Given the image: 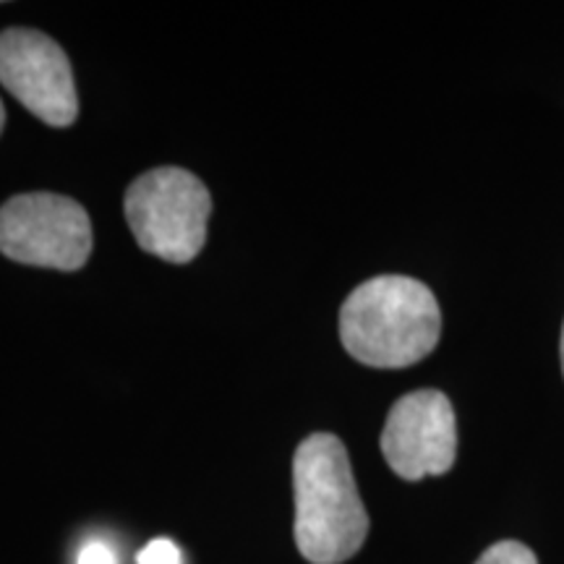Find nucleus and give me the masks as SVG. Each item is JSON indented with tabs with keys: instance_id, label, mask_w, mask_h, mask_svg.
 Instances as JSON below:
<instances>
[{
	"instance_id": "1",
	"label": "nucleus",
	"mask_w": 564,
	"mask_h": 564,
	"mask_svg": "<svg viewBox=\"0 0 564 564\" xmlns=\"http://www.w3.org/2000/svg\"><path fill=\"white\" fill-rule=\"evenodd\" d=\"M295 544L312 564L348 562L369 535L348 449L335 434H312L293 457Z\"/></svg>"
},
{
	"instance_id": "2",
	"label": "nucleus",
	"mask_w": 564,
	"mask_h": 564,
	"mask_svg": "<svg viewBox=\"0 0 564 564\" xmlns=\"http://www.w3.org/2000/svg\"><path fill=\"white\" fill-rule=\"evenodd\" d=\"M442 335V312L426 285L403 274L366 280L340 308V340L356 361L405 369L423 361Z\"/></svg>"
},
{
	"instance_id": "3",
	"label": "nucleus",
	"mask_w": 564,
	"mask_h": 564,
	"mask_svg": "<svg viewBox=\"0 0 564 564\" xmlns=\"http://www.w3.org/2000/svg\"><path fill=\"white\" fill-rule=\"evenodd\" d=\"M123 212L141 249L165 262L186 264L204 249L212 196L194 173L158 167L131 183Z\"/></svg>"
},
{
	"instance_id": "4",
	"label": "nucleus",
	"mask_w": 564,
	"mask_h": 564,
	"mask_svg": "<svg viewBox=\"0 0 564 564\" xmlns=\"http://www.w3.org/2000/svg\"><path fill=\"white\" fill-rule=\"evenodd\" d=\"M0 251L19 264L74 272L91 253V223L61 194H19L0 207Z\"/></svg>"
},
{
	"instance_id": "5",
	"label": "nucleus",
	"mask_w": 564,
	"mask_h": 564,
	"mask_svg": "<svg viewBox=\"0 0 564 564\" xmlns=\"http://www.w3.org/2000/svg\"><path fill=\"white\" fill-rule=\"evenodd\" d=\"M0 84L32 116L55 129L70 126L79 116L68 55L45 32L24 26L0 32Z\"/></svg>"
},
{
	"instance_id": "6",
	"label": "nucleus",
	"mask_w": 564,
	"mask_h": 564,
	"mask_svg": "<svg viewBox=\"0 0 564 564\" xmlns=\"http://www.w3.org/2000/svg\"><path fill=\"white\" fill-rule=\"evenodd\" d=\"M382 455L405 481L447 474L457 457V423L447 394L419 390L400 398L387 415Z\"/></svg>"
},
{
	"instance_id": "7",
	"label": "nucleus",
	"mask_w": 564,
	"mask_h": 564,
	"mask_svg": "<svg viewBox=\"0 0 564 564\" xmlns=\"http://www.w3.org/2000/svg\"><path fill=\"white\" fill-rule=\"evenodd\" d=\"M476 564H539V560L520 541H499V544L486 549Z\"/></svg>"
},
{
	"instance_id": "8",
	"label": "nucleus",
	"mask_w": 564,
	"mask_h": 564,
	"mask_svg": "<svg viewBox=\"0 0 564 564\" xmlns=\"http://www.w3.org/2000/svg\"><path fill=\"white\" fill-rule=\"evenodd\" d=\"M137 564H183V552L171 539H154L141 549Z\"/></svg>"
},
{
	"instance_id": "9",
	"label": "nucleus",
	"mask_w": 564,
	"mask_h": 564,
	"mask_svg": "<svg viewBox=\"0 0 564 564\" xmlns=\"http://www.w3.org/2000/svg\"><path fill=\"white\" fill-rule=\"evenodd\" d=\"M76 564H118V562H116V552H112L105 541L91 539L79 549V554H76Z\"/></svg>"
},
{
	"instance_id": "10",
	"label": "nucleus",
	"mask_w": 564,
	"mask_h": 564,
	"mask_svg": "<svg viewBox=\"0 0 564 564\" xmlns=\"http://www.w3.org/2000/svg\"><path fill=\"white\" fill-rule=\"evenodd\" d=\"M3 123H6V110H3V102H0V131H3Z\"/></svg>"
},
{
	"instance_id": "11",
	"label": "nucleus",
	"mask_w": 564,
	"mask_h": 564,
	"mask_svg": "<svg viewBox=\"0 0 564 564\" xmlns=\"http://www.w3.org/2000/svg\"><path fill=\"white\" fill-rule=\"evenodd\" d=\"M560 356H562V371H564V327H562V345H560Z\"/></svg>"
}]
</instances>
